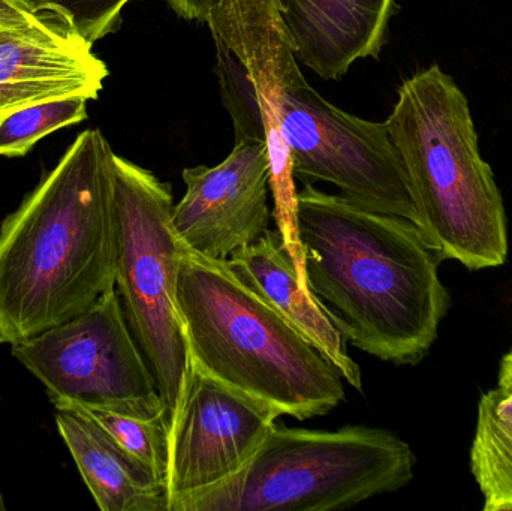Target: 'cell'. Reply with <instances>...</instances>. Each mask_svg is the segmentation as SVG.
Returning <instances> with one entry per match:
<instances>
[{"label": "cell", "instance_id": "1", "mask_svg": "<svg viewBox=\"0 0 512 511\" xmlns=\"http://www.w3.org/2000/svg\"><path fill=\"white\" fill-rule=\"evenodd\" d=\"M206 23L234 141L267 147L273 218L303 284L295 179L331 183L360 206L417 225L408 176L387 123L346 113L307 83L276 0H215Z\"/></svg>", "mask_w": 512, "mask_h": 511}, {"label": "cell", "instance_id": "2", "mask_svg": "<svg viewBox=\"0 0 512 511\" xmlns=\"http://www.w3.org/2000/svg\"><path fill=\"white\" fill-rule=\"evenodd\" d=\"M297 228L307 287L346 342L382 362L420 363L450 308L420 228L310 183L297 194Z\"/></svg>", "mask_w": 512, "mask_h": 511}, {"label": "cell", "instance_id": "3", "mask_svg": "<svg viewBox=\"0 0 512 511\" xmlns=\"http://www.w3.org/2000/svg\"><path fill=\"white\" fill-rule=\"evenodd\" d=\"M111 153L99 129L81 132L0 224V344L66 323L116 288Z\"/></svg>", "mask_w": 512, "mask_h": 511}, {"label": "cell", "instance_id": "4", "mask_svg": "<svg viewBox=\"0 0 512 511\" xmlns=\"http://www.w3.org/2000/svg\"><path fill=\"white\" fill-rule=\"evenodd\" d=\"M176 297L191 362L210 377L300 422L345 401L339 369L227 261L186 248Z\"/></svg>", "mask_w": 512, "mask_h": 511}, {"label": "cell", "instance_id": "5", "mask_svg": "<svg viewBox=\"0 0 512 511\" xmlns=\"http://www.w3.org/2000/svg\"><path fill=\"white\" fill-rule=\"evenodd\" d=\"M408 176L417 227L441 260L469 270L508 258L504 200L465 93L439 65L412 75L385 120Z\"/></svg>", "mask_w": 512, "mask_h": 511}, {"label": "cell", "instance_id": "6", "mask_svg": "<svg viewBox=\"0 0 512 511\" xmlns=\"http://www.w3.org/2000/svg\"><path fill=\"white\" fill-rule=\"evenodd\" d=\"M414 452L394 432L369 426L309 431L274 423L230 479L170 511H334L405 488Z\"/></svg>", "mask_w": 512, "mask_h": 511}, {"label": "cell", "instance_id": "7", "mask_svg": "<svg viewBox=\"0 0 512 511\" xmlns=\"http://www.w3.org/2000/svg\"><path fill=\"white\" fill-rule=\"evenodd\" d=\"M111 171L117 215L116 290L155 378L170 434L191 371L176 297L186 246L174 230L170 183L114 152Z\"/></svg>", "mask_w": 512, "mask_h": 511}, {"label": "cell", "instance_id": "8", "mask_svg": "<svg viewBox=\"0 0 512 511\" xmlns=\"http://www.w3.org/2000/svg\"><path fill=\"white\" fill-rule=\"evenodd\" d=\"M11 353L44 384L54 407L77 405L165 422L155 378L116 288L78 317L15 342Z\"/></svg>", "mask_w": 512, "mask_h": 511}, {"label": "cell", "instance_id": "9", "mask_svg": "<svg viewBox=\"0 0 512 511\" xmlns=\"http://www.w3.org/2000/svg\"><path fill=\"white\" fill-rule=\"evenodd\" d=\"M280 417L191 362L176 422L168 434L167 488L174 503L239 473Z\"/></svg>", "mask_w": 512, "mask_h": 511}, {"label": "cell", "instance_id": "10", "mask_svg": "<svg viewBox=\"0 0 512 511\" xmlns=\"http://www.w3.org/2000/svg\"><path fill=\"white\" fill-rule=\"evenodd\" d=\"M182 177L186 192L174 204L173 225L189 251L228 261L268 230L273 212L264 143L234 141L233 152L221 164L185 168Z\"/></svg>", "mask_w": 512, "mask_h": 511}, {"label": "cell", "instance_id": "11", "mask_svg": "<svg viewBox=\"0 0 512 511\" xmlns=\"http://www.w3.org/2000/svg\"><path fill=\"white\" fill-rule=\"evenodd\" d=\"M108 77L92 44L63 24L0 29V120L56 99H96Z\"/></svg>", "mask_w": 512, "mask_h": 511}, {"label": "cell", "instance_id": "12", "mask_svg": "<svg viewBox=\"0 0 512 511\" xmlns=\"http://www.w3.org/2000/svg\"><path fill=\"white\" fill-rule=\"evenodd\" d=\"M295 56L324 78L339 80L357 60L378 57L394 0H276Z\"/></svg>", "mask_w": 512, "mask_h": 511}, {"label": "cell", "instance_id": "13", "mask_svg": "<svg viewBox=\"0 0 512 511\" xmlns=\"http://www.w3.org/2000/svg\"><path fill=\"white\" fill-rule=\"evenodd\" d=\"M227 264L243 284L303 333L339 369L346 383L361 390L360 366L349 356L348 342L322 303L301 281L294 258L277 228H268L252 245L234 252Z\"/></svg>", "mask_w": 512, "mask_h": 511}, {"label": "cell", "instance_id": "14", "mask_svg": "<svg viewBox=\"0 0 512 511\" xmlns=\"http://www.w3.org/2000/svg\"><path fill=\"white\" fill-rule=\"evenodd\" d=\"M56 425L102 511H170L165 480L129 455L89 414L56 408Z\"/></svg>", "mask_w": 512, "mask_h": 511}, {"label": "cell", "instance_id": "15", "mask_svg": "<svg viewBox=\"0 0 512 511\" xmlns=\"http://www.w3.org/2000/svg\"><path fill=\"white\" fill-rule=\"evenodd\" d=\"M469 461L483 509L512 511V387L481 395Z\"/></svg>", "mask_w": 512, "mask_h": 511}, {"label": "cell", "instance_id": "16", "mask_svg": "<svg viewBox=\"0 0 512 511\" xmlns=\"http://www.w3.org/2000/svg\"><path fill=\"white\" fill-rule=\"evenodd\" d=\"M89 99L65 98L21 108L0 120V156L20 158L57 129L87 119Z\"/></svg>", "mask_w": 512, "mask_h": 511}, {"label": "cell", "instance_id": "17", "mask_svg": "<svg viewBox=\"0 0 512 511\" xmlns=\"http://www.w3.org/2000/svg\"><path fill=\"white\" fill-rule=\"evenodd\" d=\"M60 407H74L89 414L123 450L152 468L167 483L168 431L164 419L143 420L125 416L116 411L77 407V405H60Z\"/></svg>", "mask_w": 512, "mask_h": 511}, {"label": "cell", "instance_id": "18", "mask_svg": "<svg viewBox=\"0 0 512 511\" xmlns=\"http://www.w3.org/2000/svg\"><path fill=\"white\" fill-rule=\"evenodd\" d=\"M33 12H50L71 32L95 44L116 32L122 12L132 0H23Z\"/></svg>", "mask_w": 512, "mask_h": 511}, {"label": "cell", "instance_id": "19", "mask_svg": "<svg viewBox=\"0 0 512 511\" xmlns=\"http://www.w3.org/2000/svg\"><path fill=\"white\" fill-rule=\"evenodd\" d=\"M48 23L23 0H0V29L26 30Z\"/></svg>", "mask_w": 512, "mask_h": 511}, {"label": "cell", "instance_id": "20", "mask_svg": "<svg viewBox=\"0 0 512 511\" xmlns=\"http://www.w3.org/2000/svg\"><path fill=\"white\" fill-rule=\"evenodd\" d=\"M167 3L180 18L207 21L215 0H167Z\"/></svg>", "mask_w": 512, "mask_h": 511}, {"label": "cell", "instance_id": "21", "mask_svg": "<svg viewBox=\"0 0 512 511\" xmlns=\"http://www.w3.org/2000/svg\"><path fill=\"white\" fill-rule=\"evenodd\" d=\"M498 386L512 387V350L510 353L505 354L499 368V381Z\"/></svg>", "mask_w": 512, "mask_h": 511}, {"label": "cell", "instance_id": "22", "mask_svg": "<svg viewBox=\"0 0 512 511\" xmlns=\"http://www.w3.org/2000/svg\"><path fill=\"white\" fill-rule=\"evenodd\" d=\"M5 510V503H3L2 491H0V511Z\"/></svg>", "mask_w": 512, "mask_h": 511}]
</instances>
